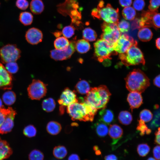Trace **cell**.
I'll list each match as a JSON object with an SVG mask.
<instances>
[{
  "label": "cell",
  "instance_id": "ffe728a7",
  "mask_svg": "<svg viewBox=\"0 0 160 160\" xmlns=\"http://www.w3.org/2000/svg\"><path fill=\"white\" fill-rule=\"evenodd\" d=\"M12 153V150L8 143L0 137V160L9 158Z\"/></svg>",
  "mask_w": 160,
  "mask_h": 160
},
{
  "label": "cell",
  "instance_id": "5bb4252c",
  "mask_svg": "<svg viewBox=\"0 0 160 160\" xmlns=\"http://www.w3.org/2000/svg\"><path fill=\"white\" fill-rule=\"evenodd\" d=\"M78 100L75 93L66 88L62 92L58 102L62 107L68 106L73 103L78 102Z\"/></svg>",
  "mask_w": 160,
  "mask_h": 160
},
{
  "label": "cell",
  "instance_id": "816d5d0a",
  "mask_svg": "<svg viewBox=\"0 0 160 160\" xmlns=\"http://www.w3.org/2000/svg\"><path fill=\"white\" fill-rule=\"evenodd\" d=\"M155 138L154 141L155 143L160 145V127L157 129L155 133Z\"/></svg>",
  "mask_w": 160,
  "mask_h": 160
},
{
  "label": "cell",
  "instance_id": "74e56055",
  "mask_svg": "<svg viewBox=\"0 0 160 160\" xmlns=\"http://www.w3.org/2000/svg\"><path fill=\"white\" fill-rule=\"evenodd\" d=\"M75 29L74 26L71 25L65 27L63 28L62 33L64 37L66 38H69L74 34Z\"/></svg>",
  "mask_w": 160,
  "mask_h": 160
},
{
  "label": "cell",
  "instance_id": "d590c367",
  "mask_svg": "<svg viewBox=\"0 0 160 160\" xmlns=\"http://www.w3.org/2000/svg\"><path fill=\"white\" fill-rule=\"evenodd\" d=\"M150 146L146 143L140 144L137 145V151L139 155L142 157L146 156L150 151Z\"/></svg>",
  "mask_w": 160,
  "mask_h": 160
},
{
  "label": "cell",
  "instance_id": "f546056e",
  "mask_svg": "<svg viewBox=\"0 0 160 160\" xmlns=\"http://www.w3.org/2000/svg\"><path fill=\"white\" fill-rule=\"evenodd\" d=\"M122 14L124 18L128 20L134 19L136 15L135 10L132 7H125L123 9Z\"/></svg>",
  "mask_w": 160,
  "mask_h": 160
},
{
  "label": "cell",
  "instance_id": "ab89813d",
  "mask_svg": "<svg viewBox=\"0 0 160 160\" xmlns=\"http://www.w3.org/2000/svg\"><path fill=\"white\" fill-rule=\"evenodd\" d=\"M23 132L24 134L26 136L31 137L36 135V129L33 126L30 125L25 128Z\"/></svg>",
  "mask_w": 160,
  "mask_h": 160
},
{
  "label": "cell",
  "instance_id": "6f0895ef",
  "mask_svg": "<svg viewBox=\"0 0 160 160\" xmlns=\"http://www.w3.org/2000/svg\"><path fill=\"white\" fill-rule=\"evenodd\" d=\"M155 44L156 48L160 50V37L156 39Z\"/></svg>",
  "mask_w": 160,
  "mask_h": 160
},
{
  "label": "cell",
  "instance_id": "b9f144b4",
  "mask_svg": "<svg viewBox=\"0 0 160 160\" xmlns=\"http://www.w3.org/2000/svg\"><path fill=\"white\" fill-rule=\"evenodd\" d=\"M5 68L11 74L16 73L19 69L17 63L15 62H8L6 63Z\"/></svg>",
  "mask_w": 160,
  "mask_h": 160
},
{
  "label": "cell",
  "instance_id": "ba28073f",
  "mask_svg": "<svg viewBox=\"0 0 160 160\" xmlns=\"http://www.w3.org/2000/svg\"><path fill=\"white\" fill-rule=\"evenodd\" d=\"M117 24L104 22L101 25L103 33L101 35V39L113 45L121 34Z\"/></svg>",
  "mask_w": 160,
  "mask_h": 160
},
{
  "label": "cell",
  "instance_id": "836d02e7",
  "mask_svg": "<svg viewBox=\"0 0 160 160\" xmlns=\"http://www.w3.org/2000/svg\"><path fill=\"white\" fill-rule=\"evenodd\" d=\"M53 154L55 157L56 158L62 159L66 156L67 154V151L64 146H59L54 148Z\"/></svg>",
  "mask_w": 160,
  "mask_h": 160
},
{
  "label": "cell",
  "instance_id": "f6af8a7d",
  "mask_svg": "<svg viewBox=\"0 0 160 160\" xmlns=\"http://www.w3.org/2000/svg\"><path fill=\"white\" fill-rule=\"evenodd\" d=\"M145 5V2L144 0H135L133 3V8L138 11L142 10Z\"/></svg>",
  "mask_w": 160,
  "mask_h": 160
},
{
  "label": "cell",
  "instance_id": "44dd1931",
  "mask_svg": "<svg viewBox=\"0 0 160 160\" xmlns=\"http://www.w3.org/2000/svg\"><path fill=\"white\" fill-rule=\"evenodd\" d=\"M153 36L152 31L148 27L140 28L137 33L139 39L141 41L144 42L150 41L152 39Z\"/></svg>",
  "mask_w": 160,
  "mask_h": 160
},
{
  "label": "cell",
  "instance_id": "30bf717a",
  "mask_svg": "<svg viewBox=\"0 0 160 160\" xmlns=\"http://www.w3.org/2000/svg\"><path fill=\"white\" fill-rule=\"evenodd\" d=\"M46 85L38 79H33L27 88L28 95L32 100H39L44 97L47 92Z\"/></svg>",
  "mask_w": 160,
  "mask_h": 160
},
{
  "label": "cell",
  "instance_id": "e575fe53",
  "mask_svg": "<svg viewBox=\"0 0 160 160\" xmlns=\"http://www.w3.org/2000/svg\"><path fill=\"white\" fill-rule=\"evenodd\" d=\"M137 129L141 136H143L145 134L149 135L151 132V130L148 127L145 122L140 119L138 121Z\"/></svg>",
  "mask_w": 160,
  "mask_h": 160
},
{
  "label": "cell",
  "instance_id": "8fae6325",
  "mask_svg": "<svg viewBox=\"0 0 160 160\" xmlns=\"http://www.w3.org/2000/svg\"><path fill=\"white\" fill-rule=\"evenodd\" d=\"M137 44V41L132 37L127 34H121L113 45V48L116 53L122 54L125 52L132 45Z\"/></svg>",
  "mask_w": 160,
  "mask_h": 160
},
{
  "label": "cell",
  "instance_id": "c3c4849f",
  "mask_svg": "<svg viewBox=\"0 0 160 160\" xmlns=\"http://www.w3.org/2000/svg\"><path fill=\"white\" fill-rule=\"evenodd\" d=\"M16 5L17 8L22 10L26 9L29 6V3L27 0H17Z\"/></svg>",
  "mask_w": 160,
  "mask_h": 160
},
{
  "label": "cell",
  "instance_id": "4316f807",
  "mask_svg": "<svg viewBox=\"0 0 160 160\" xmlns=\"http://www.w3.org/2000/svg\"><path fill=\"white\" fill-rule=\"evenodd\" d=\"M70 44V41L64 37L57 38L54 41V46L56 49L63 50L67 48Z\"/></svg>",
  "mask_w": 160,
  "mask_h": 160
},
{
  "label": "cell",
  "instance_id": "f1b7e54d",
  "mask_svg": "<svg viewBox=\"0 0 160 160\" xmlns=\"http://www.w3.org/2000/svg\"><path fill=\"white\" fill-rule=\"evenodd\" d=\"M82 36L88 41H92L96 40L97 34L95 31L90 27L85 28L82 31Z\"/></svg>",
  "mask_w": 160,
  "mask_h": 160
},
{
  "label": "cell",
  "instance_id": "8d00e7d4",
  "mask_svg": "<svg viewBox=\"0 0 160 160\" xmlns=\"http://www.w3.org/2000/svg\"><path fill=\"white\" fill-rule=\"evenodd\" d=\"M140 119L145 122H148L152 119L153 115L149 110L145 109L142 110L140 114Z\"/></svg>",
  "mask_w": 160,
  "mask_h": 160
},
{
  "label": "cell",
  "instance_id": "7a4b0ae2",
  "mask_svg": "<svg viewBox=\"0 0 160 160\" xmlns=\"http://www.w3.org/2000/svg\"><path fill=\"white\" fill-rule=\"evenodd\" d=\"M111 94L104 85L91 88L83 100L97 109L105 108L110 99Z\"/></svg>",
  "mask_w": 160,
  "mask_h": 160
},
{
  "label": "cell",
  "instance_id": "6da1fadb",
  "mask_svg": "<svg viewBox=\"0 0 160 160\" xmlns=\"http://www.w3.org/2000/svg\"><path fill=\"white\" fill-rule=\"evenodd\" d=\"M67 110L73 120L92 121L93 120L97 109L83 100L82 102L75 103L68 105Z\"/></svg>",
  "mask_w": 160,
  "mask_h": 160
},
{
  "label": "cell",
  "instance_id": "83f0119b",
  "mask_svg": "<svg viewBox=\"0 0 160 160\" xmlns=\"http://www.w3.org/2000/svg\"><path fill=\"white\" fill-rule=\"evenodd\" d=\"M118 119L121 124L127 125L130 124L132 120V117L131 113L127 111H122L119 114Z\"/></svg>",
  "mask_w": 160,
  "mask_h": 160
},
{
  "label": "cell",
  "instance_id": "9f6ffc18",
  "mask_svg": "<svg viewBox=\"0 0 160 160\" xmlns=\"http://www.w3.org/2000/svg\"><path fill=\"white\" fill-rule=\"evenodd\" d=\"M93 150L95 151V153L96 155H100L101 154V151L97 146L95 145L93 147Z\"/></svg>",
  "mask_w": 160,
  "mask_h": 160
},
{
  "label": "cell",
  "instance_id": "91938a15",
  "mask_svg": "<svg viewBox=\"0 0 160 160\" xmlns=\"http://www.w3.org/2000/svg\"><path fill=\"white\" fill-rule=\"evenodd\" d=\"M147 160H156L155 158H154L152 157H150Z\"/></svg>",
  "mask_w": 160,
  "mask_h": 160
},
{
  "label": "cell",
  "instance_id": "bcb514c9",
  "mask_svg": "<svg viewBox=\"0 0 160 160\" xmlns=\"http://www.w3.org/2000/svg\"><path fill=\"white\" fill-rule=\"evenodd\" d=\"M152 24L155 29L160 28V13H156L152 19Z\"/></svg>",
  "mask_w": 160,
  "mask_h": 160
},
{
  "label": "cell",
  "instance_id": "f907efd6",
  "mask_svg": "<svg viewBox=\"0 0 160 160\" xmlns=\"http://www.w3.org/2000/svg\"><path fill=\"white\" fill-rule=\"evenodd\" d=\"M120 5L123 7L130 6L132 2V0H119Z\"/></svg>",
  "mask_w": 160,
  "mask_h": 160
},
{
  "label": "cell",
  "instance_id": "8992f818",
  "mask_svg": "<svg viewBox=\"0 0 160 160\" xmlns=\"http://www.w3.org/2000/svg\"><path fill=\"white\" fill-rule=\"evenodd\" d=\"M135 44L131 47L125 52L119 54V57L121 62L127 66L141 64L145 65V60L143 54Z\"/></svg>",
  "mask_w": 160,
  "mask_h": 160
},
{
  "label": "cell",
  "instance_id": "cb8c5ba5",
  "mask_svg": "<svg viewBox=\"0 0 160 160\" xmlns=\"http://www.w3.org/2000/svg\"><path fill=\"white\" fill-rule=\"evenodd\" d=\"M95 131L97 135L100 137L106 136L108 132V129L107 124L99 121L94 125Z\"/></svg>",
  "mask_w": 160,
  "mask_h": 160
},
{
  "label": "cell",
  "instance_id": "7402d4cb",
  "mask_svg": "<svg viewBox=\"0 0 160 160\" xmlns=\"http://www.w3.org/2000/svg\"><path fill=\"white\" fill-rule=\"evenodd\" d=\"M30 9L34 14H41L44 9V5L41 0H32L30 3Z\"/></svg>",
  "mask_w": 160,
  "mask_h": 160
},
{
  "label": "cell",
  "instance_id": "603a6c76",
  "mask_svg": "<svg viewBox=\"0 0 160 160\" xmlns=\"http://www.w3.org/2000/svg\"><path fill=\"white\" fill-rule=\"evenodd\" d=\"M90 48V45L88 41L83 39L78 40L75 43V49L79 53H86Z\"/></svg>",
  "mask_w": 160,
  "mask_h": 160
},
{
  "label": "cell",
  "instance_id": "3957f363",
  "mask_svg": "<svg viewBox=\"0 0 160 160\" xmlns=\"http://www.w3.org/2000/svg\"><path fill=\"white\" fill-rule=\"evenodd\" d=\"M126 88L130 92H143L150 85L149 79L145 73L139 69L130 72L125 79Z\"/></svg>",
  "mask_w": 160,
  "mask_h": 160
},
{
  "label": "cell",
  "instance_id": "e0dca14e",
  "mask_svg": "<svg viewBox=\"0 0 160 160\" xmlns=\"http://www.w3.org/2000/svg\"><path fill=\"white\" fill-rule=\"evenodd\" d=\"M127 100L132 110L139 108L143 103L141 94L137 92H130L128 95Z\"/></svg>",
  "mask_w": 160,
  "mask_h": 160
},
{
  "label": "cell",
  "instance_id": "680465c9",
  "mask_svg": "<svg viewBox=\"0 0 160 160\" xmlns=\"http://www.w3.org/2000/svg\"><path fill=\"white\" fill-rule=\"evenodd\" d=\"M53 33L54 35L57 38L59 37V36L61 35L62 33L60 31H57Z\"/></svg>",
  "mask_w": 160,
  "mask_h": 160
},
{
  "label": "cell",
  "instance_id": "484cf974",
  "mask_svg": "<svg viewBox=\"0 0 160 160\" xmlns=\"http://www.w3.org/2000/svg\"><path fill=\"white\" fill-rule=\"evenodd\" d=\"M61 126L58 122L55 121H50L47 126L46 129L48 133L51 135H55L58 134L61 129Z\"/></svg>",
  "mask_w": 160,
  "mask_h": 160
},
{
  "label": "cell",
  "instance_id": "db71d44e",
  "mask_svg": "<svg viewBox=\"0 0 160 160\" xmlns=\"http://www.w3.org/2000/svg\"><path fill=\"white\" fill-rule=\"evenodd\" d=\"M105 160H118L117 156L113 154L106 156L104 158Z\"/></svg>",
  "mask_w": 160,
  "mask_h": 160
},
{
  "label": "cell",
  "instance_id": "5b68a950",
  "mask_svg": "<svg viewBox=\"0 0 160 160\" xmlns=\"http://www.w3.org/2000/svg\"><path fill=\"white\" fill-rule=\"evenodd\" d=\"M58 12L63 16L69 15L71 19V24L78 26L81 23V10L76 0H66L57 5Z\"/></svg>",
  "mask_w": 160,
  "mask_h": 160
},
{
  "label": "cell",
  "instance_id": "f5cc1de1",
  "mask_svg": "<svg viewBox=\"0 0 160 160\" xmlns=\"http://www.w3.org/2000/svg\"><path fill=\"white\" fill-rule=\"evenodd\" d=\"M153 83L155 86L160 88V74L155 77L153 81Z\"/></svg>",
  "mask_w": 160,
  "mask_h": 160
},
{
  "label": "cell",
  "instance_id": "277c9868",
  "mask_svg": "<svg viewBox=\"0 0 160 160\" xmlns=\"http://www.w3.org/2000/svg\"><path fill=\"white\" fill-rule=\"evenodd\" d=\"M91 15L94 18L103 20L106 23H117L119 22V9H115L109 3L105 5L103 0L99 1L96 8L92 10Z\"/></svg>",
  "mask_w": 160,
  "mask_h": 160
},
{
  "label": "cell",
  "instance_id": "60d3db41",
  "mask_svg": "<svg viewBox=\"0 0 160 160\" xmlns=\"http://www.w3.org/2000/svg\"><path fill=\"white\" fill-rule=\"evenodd\" d=\"M44 156L39 151L34 150L32 151L29 155V160H43Z\"/></svg>",
  "mask_w": 160,
  "mask_h": 160
},
{
  "label": "cell",
  "instance_id": "d4e9b609",
  "mask_svg": "<svg viewBox=\"0 0 160 160\" xmlns=\"http://www.w3.org/2000/svg\"><path fill=\"white\" fill-rule=\"evenodd\" d=\"M90 85L86 80H81L76 84L75 89L76 91L82 95L87 94L91 89Z\"/></svg>",
  "mask_w": 160,
  "mask_h": 160
},
{
  "label": "cell",
  "instance_id": "7bdbcfd3",
  "mask_svg": "<svg viewBox=\"0 0 160 160\" xmlns=\"http://www.w3.org/2000/svg\"><path fill=\"white\" fill-rule=\"evenodd\" d=\"M13 109L9 107L7 108H0V127L4 121L7 116L11 112Z\"/></svg>",
  "mask_w": 160,
  "mask_h": 160
},
{
  "label": "cell",
  "instance_id": "d6a6232c",
  "mask_svg": "<svg viewBox=\"0 0 160 160\" xmlns=\"http://www.w3.org/2000/svg\"><path fill=\"white\" fill-rule=\"evenodd\" d=\"M55 101L51 98L44 99L42 104L43 109L47 112H50L53 111L55 107Z\"/></svg>",
  "mask_w": 160,
  "mask_h": 160
},
{
  "label": "cell",
  "instance_id": "94428289",
  "mask_svg": "<svg viewBox=\"0 0 160 160\" xmlns=\"http://www.w3.org/2000/svg\"><path fill=\"white\" fill-rule=\"evenodd\" d=\"M2 103L1 100L0 99V108L3 107Z\"/></svg>",
  "mask_w": 160,
  "mask_h": 160
},
{
  "label": "cell",
  "instance_id": "4fadbf2b",
  "mask_svg": "<svg viewBox=\"0 0 160 160\" xmlns=\"http://www.w3.org/2000/svg\"><path fill=\"white\" fill-rule=\"evenodd\" d=\"M12 76L0 62V88L11 89L12 86Z\"/></svg>",
  "mask_w": 160,
  "mask_h": 160
},
{
  "label": "cell",
  "instance_id": "1f68e13d",
  "mask_svg": "<svg viewBox=\"0 0 160 160\" xmlns=\"http://www.w3.org/2000/svg\"><path fill=\"white\" fill-rule=\"evenodd\" d=\"M2 98L3 101L6 105H10L15 102L16 96L13 92L8 91L4 93Z\"/></svg>",
  "mask_w": 160,
  "mask_h": 160
},
{
  "label": "cell",
  "instance_id": "ee69618b",
  "mask_svg": "<svg viewBox=\"0 0 160 160\" xmlns=\"http://www.w3.org/2000/svg\"><path fill=\"white\" fill-rule=\"evenodd\" d=\"M160 7V0H150L148 6L149 10L151 11L155 12Z\"/></svg>",
  "mask_w": 160,
  "mask_h": 160
},
{
  "label": "cell",
  "instance_id": "11a10c76",
  "mask_svg": "<svg viewBox=\"0 0 160 160\" xmlns=\"http://www.w3.org/2000/svg\"><path fill=\"white\" fill-rule=\"evenodd\" d=\"M68 160H80L79 156L76 154H71L68 157Z\"/></svg>",
  "mask_w": 160,
  "mask_h": 160
},
{
  "label": "cell",
  "instance_id": "9c48e42d",
  "mask_svg": "<svg viewBox=\"0 0 160 160\" xmlns=\"http://www.w3.org/2000/svg\"><path fill=\"white\" fill-rule=\"evenodd\" d=\"M21 52L16 45L9 44L6 45L0 49L1 60L4 63L16 62L20 57Z\"/></svg>",
  "mask_w": 160,
  "mask_h": 160
},
{
  "label": "cell",
  "instance_id": "7c38bea8",
  "mask_svg": "<svg viewBox=\"0 0 160 160\" xmlns=\"http://www.w3.org/2000/svg\"><path fill=\"white\" fill-rule=\"evenodd\" d=\"M76 41L73 40L70 41L67 48L63 50H52L50 51L51 57L56 61L63 60L69 58L75 51Z\"/></svg>",
  "mask_w": 160,
  "mask_h": 160
},
{
  "label": "cell",
  "instance_id": "681fc988",
  "mask_svg": "<svg viewBox=\"0 0 160 160\" xmlns=\"http://www.w3.org/2000/svg\"><path fill=\"white\" fill-rule=\"evenodd\" d=\"M153 156L157 160H160V145H157L155 146L153 151Z\"/></svg>",
  "mask_w": 160,
  "mask_h": 160
},
{
  "label": "cell",
  "instance_id": "2e32d148",
  "mask_svg": "<svg viewBox=\"0 0 160 160\" xmlns=\"http://www.w3.org/2000/svg\"><path fill=\"white\" fill-rule=\"evenodd\" d=\"M16 114L15 111L13 109L7 116L0 127V134H6L11 131L14 126V120Z\"/></svg>",
  "mask_w": 160,
  "mask_h": 160
},
{
  "label": "cell",
  "instance_id": "d6986e66",
  "mask_svg": "<svg viewBox=\"0 0 160 160\" xmlns=\"http://www.w3.org/2000/svg\"><path fill=\"white\" fill-rule=\"evenodd\" d=\"M99 121L109 125L114 121L113 112L110 110L102 109L99 112Z\"/></svg>",
  "mask_w": 160,
  "mask_h": 160
},
{
  "label": "cell",
  "instance_id": "4dcf8cb0",
  "mask_svg": "<svg viewBox=\"0 0 160 160\" xmlns=\"http://www.w3.org/2000/svg\"><path fill=\"white\" fill-rule=\"evenodd\" d=\"M33 19V16L30 12H21L20 15L19 20L24 25H28L31 24Z\"/></svg>",
  "mask_w": 160,
  "mask_h": 160
},
{
  "label": "cell",
  "instance_id": "f35d334b",
  "mask_svg": "<svg viewBox=\"0 0 160 160\" xmlns=\"http://www.w3.org/2000/svg\"><path fill=\"white\" fill-rule=\"evenodd\" d=\"M118 28L121 33L128 32L130 28L129 23L124 20H122L117 24Z\"/></svg>",
  "mask_w": 160,
  "mask_h": 160
},
{
  "label": "cell",
  "instance_id": "52a82bcc",
  "mask_svg": "<svg viewBox=\"0 0 160 160\" xmlns=\"http://www.w3.org/2000/svg\"><path fill=\"white\" fill-rule=\"evenodd\" d=\"M95 55L100 62L109 59L113 52V45L102 39H99L94 44Z\"/></svg>",
  "mask_w": 160,
  "mask_h": 160
},
{
  "label": "cell",
  "instance_id": "9a60e30c",
  "mask_svg": "<svg viewBox=\"0 0 160 160\" xmlns=\"http://www.w3.org/2000/svg\"><path fill=\"white\" fill-rule=\"evenodd\" d=\"M25 38L28 43L32 45H36L42 41L43 35L40 30L33 27L29 29L26 31Z\"/></svg>",
  "mask_w": 160,
  "mask_h": 160
},
{
  "label": "cell",
  "instance_id": "ac0fdd59",
  "mask_svg": "<svg viewBox=\"0 0 160 160\" xmlns=\"http://www.w3.org/2000/svg\"><path fill=\"white\" fill-rule=\"evenodd\" d=\"M109 135L113 140L112 145H115L122 137L123 131L121 128L117 124L110 125L108 130Z\"/></svg>",
  "mask_w": 160,
  "mask_h": 160
},
{
  "label": "cell",
  "instance_id": "7dc6e473",
  "mask_svg": "<svg viewBox=\"0 0 160 160\" xmlns=\"http://www.w3.org/2000/svg\"><path fill=\"white\" fill-rule=\"evenodd\" d=\"M154 119L151 124V127L155 128L160 125V109L157 111Z\"/></svg>",
  "mask_w": 160,
  "mask_h": 160
}]
</instances>
